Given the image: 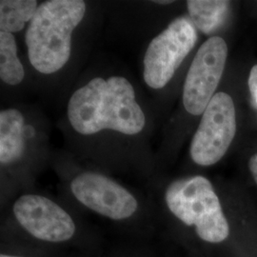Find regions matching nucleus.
I'll list each match as a JSON object with an SVG mask.
<instances>
[{
    "mask_svg": "<svg viewBox=\"0 0 257 257\" xmlns=\"http://www.w3.org/2000/svg\"><path fill=\"white\" fill-rule=\"evenodd\" d=\"M71 192L88 209L112 220L132 217L138 209L135 195L110 177L95 172H84L71 182Z\"/></svg>",
    "mask_w": 257,
    "mask_h": 257,
    "instance_id": "obj_7",
    "label": "nucleus"
},
{
    "mask_svg": "<svg viewBox=\"0 0 257 257\" xmlns=\"http://www.w3.org/2000/svg\"><path fill=\"white\" fill-rule=\"evenodd\" d=\"M248 169L250 171V174L252 175L254 181L257 184V154L250 157L248 161Z\"/></svg>",
    "mask_w": 257,
    "mask_h": 257,
    "instance_id": "obj_14",
    "label": "nucleus"
},
{
    "mask_svg": "<svg viewBox=\"0 0 257 257\" xmlns=\"http://www.w3.org/2000/svg\"><path fill=\"white\" fill-rule=\"evenodd\" d=\"M13 212L21 227L39 240L59 243L74 235L72 216L46 196L23 194L14 204Z\"/></svg>",
    "mask_w": 257,
    "mask_h": 257,
    "instance_id": "obj_8",
    "label": "nucleus"
},
{
    "mask_svg": "<svg viewBox=\"0 0 257 257\" xmlns=\"http://www.w3.org/2000/svg\"><path fill=\"white\" fill-rule=\"evenodd\" d=\"M230 8L229 1L189 0L187 9L193 25L205 35H210L220 27Z\"/></svg>",
    "mask_w": 257,
    "mask_h": 257,
    "instance_id": "obj_10",
    "label": "nucleus"
},
{
    "mask_svg": "<svg viewBox=\"0 0 257 257\" xmlns=\"http://www.w3.org/2000/svg\"><path fill=\"white\" fill-rule=\"evenodd\" d=\"M228 56V46L220 37L207 39L191 63L184 82L185 110L194 116L203 114L219 85Z\"/></svg>",
    "mask_w": 257,
    "mask_h": 257,
    "instance_id": "obj_6",
    "label": "nucleus"
},
{
    "mask_svg": "<svg viewBox=\"0 0 257 257\" xmlns=\"http://www.w3.org/2000/svg\"><path fill=\"white\" fill-rule=\"evenodd\" d=\"M33 128L29 127L23 113L16 108L0 111V163L12 165L19 161L28 149Z\"/></svg>",
    "mask_w": 257,
    "mask_h": 257,
    "instance_id": "obj_9",
    "label": "nucleus"
},
{
    "mask_svg": "<svg viewBox=\"0 0 257 257\" xmlns=\"http://www.w3.org/2000/svg\"><path fill=\"white\" fill-rule=\"evenodd\" d=\"M18 53L19 48L15 36L0 32V78L9 86H18L25 78V69Z\"/></svg>",
    "mask_w": 257,
    "mask_h": 257,
    "instance_id": "obj_12",
    "label": "nucleus"
},
{
    "mask_svg": "<svg viewBox=\"0 0 257 257\" xmlns=\"http://www.w3.org/2000/svg\"><path fill=\"white\" fill-rule=\"evenodd\" d=\"M38 6L37 0H1L0 32L14 35L22 31L34 18Z\"/></svg>",
    "mask_w": 257,
    "mask_h": 257,
    "instance_id": "obj_11",
    "label": "nucleus"
},
{
    "mask_svg": "<svg viewBox=\"0 0 257 257\" xmlns=\"http://www.w3.org/2000/svg\"><path fill=\"white\" fill-rule=\"evenodd\" d=\"M198 39L192 20L177 18L149 43L143 57V79L149 88L160 90L172 80Z\"/></svg>",
    "mask_w": 257,
    "mask_h": 257,
    "instance_id": "obj_4",
    "label": "nucleus"
},
{
    "mask_svg": "<svg viewBox=\"0 0 257 257\" xmlns=\"http://www.w3.org/2000/svg\"><path fill=\"white\" fill-rule=\"evenodd\" d=\"M156 4H160V5H167V4H172L174 1H154Z\"/></svg>",
    "mask_w": 257,
    "mask_h": 257,
    "instance_id": "obj_15",
    "label": "nucleus"
},
{
    "mask_svg": "<svg viewBox=\"0 0 257 257\" xmlns=\"http://www.w3.org/2000/svg\"><path fill=\"white\" fill-rule=\"evenodd\" d=\"M0 257H22V256H16V255H8V254H1Z\"/></svg>",
    "mask_w": 257,
    "mask_h": 257,
    "instance_id": "obj_16",
    "label": "nucleus"
},
{
    "mask_svg": "<svg viewBox=\"0 0 257 257\" xmlns=\"http://www.w3.org/2000/svg\"><path fill=\"white\" fill-rule=\"evenodd\" d=\"M134 84L118 74L94 76L74 91L67 105V118L84 137L110 131L123 136L140 135L147 125Z\"/></svg>",
    "mask_w": 257,
    "mask_h": 257,
    "instance_id": "obj_1",
    "label": "nucleus"
},
{
    "mask_svg": "<svg viewBox=\"0 0 257 257\" xmlns=\"http://www.w3.org/2000/svg\"><path fill=\"white\" fill-rule=\"evenodd\" d=\"M165 201L175 217L187 226H193L204 241L221 243L228 238L229 223L206 177L195 175L175 180L166 190Z\"/></svg>",
    "mask_w": 257,
    "mask_h": 257,
    "instance_id": "obj_3",
    "label": "nucleus"
},
{
    "mask_svg": "<svg viewBox=\"0 0 257 257\" xmlns=\"http://www.w3.org/2000/svg\"><path fill=\"white\" fill-rule=\"evenodd\" d=\"M235 133L233 100L228 93L217 92L203 112L193 135L190 148L193 162L204 167L217 163L230 148Z\"/></svg>",
    "mask_w": 257,
    "mask_h": 257,
    "instance_id": "obj_5",
    "label": "nucleus"
},
{
    "mask_svg": "<svg viewBox=\"0 0 257 257\" xmlns=\"http://www.w3.org/2000/svg\"><path fill=\"white\" fill-rule=\"evenodd\" d=\"M87 13L82 0H48L39 4L25 32L28 58L42 74L58 73L72 55L74 31Z\"/></svg>",
    "mask_w": 257,
    "mask_h": 257,
    "instance_id": "obj_2",
    "label": "nucleus"
},
{
    "mask_svg": "<svg viewBox=\"0 0 257 257\" xmlns=\"http://www.w3.org/2000/svg\"><path fill=\"white\" fill-rule=\"evenodd\" d=\"M248 89L252 97V101L254 103L257 109V65H254L248 75Z\"/></svg>",
    "mask_w": 257,
    "mask_h": 257,
    "instance_id": "obj_13",
    "label": "nucleus"
}]
</instances>
